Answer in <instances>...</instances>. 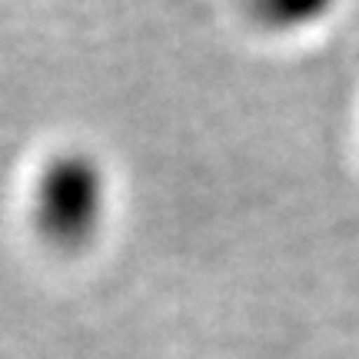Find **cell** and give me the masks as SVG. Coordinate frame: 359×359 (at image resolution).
Returning <instances> with one entry per match:
<instances>
[{"instance_id":"7a4b0ae2","label":"cell","mask_w":359,"mask_h":359,"mask_svg":"<svg viewBox=\"0 0 359 359\" xmlns=\"http://www.w3.org/2000/svg\"><path fill=\"white\" fill-rule=\"evenodd\" d=\"M330 4L333 0H253V11L273 30H296L320 20L330 11Z\"/></svg>"},{"instance_id":"6da1fadb","label":"cell","mask_w":359,"mask_h":359,"mask_svg":"<svg viewBox=\"0 0 359 359\" xmlns=\"http://www.w3.org/2000/svg\"><path fill=\"white\" fill-rule=\"evenodd\" d=\"M40 226L57 243H74L87 230H93L100 213V180L83 163H57L47 170L37 193Z\"/></svg>"}]
</instances>
